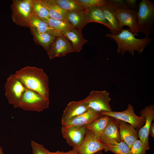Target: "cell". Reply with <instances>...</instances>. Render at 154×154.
Instances as JSON below:
<instances>
[{
	"label": "cell",
	"mask_w": 154,
	"mask_h": 154,
	"mask_svg": "<svg viewBox=\"0 0 154 154\" xmlns=\"http://www.w3.org/2000/svg\"><path fill=\"white\" fill-rule=\"evenodd\" d=\"M85 11L93 7H102L107 4V0H76Z\"/></svg>",
	"instance_id": "obj_31"
},
{
	"label": "cell",
	"mask_w": 154,
	"mask_h": 154,
	"mask_svg": "<svg viewBox=\"0 0 154 154\" xmlns=\"http://www.w3.org/2000/svg\"><path fill=\"white\" fill-rule=\"evenodd\" d=\"M101 115H106L124 121L131 125L137 130H139L145 124V119L144 117L138 116L134 113L133 106L131 104L127 109L121 112L112 111L100 112Z\"/></svg>",
	"instance_id": "obj_8"
},
{
	"label": "cell",
	"mask_w": 154,
	"mask_h": 154,
	"mask_svg": "<svg viewBox=\"0 0 154 154\" xmlns=\"http://www.w3.org/2000/svg\"><path fill=\"white\" fill-rule=\"evenodd\" d=\"M49 105V100L27 88L22 96L19 107L25 111L40 112L48 108Z\"/></svg>",
	"instance_id": "obj_5"
},
{
	"label": "cell",
	"mask_w": 154,
	"mask_h": 154,
	"mask_svg": "<svg viewBox=\"0 0 154 154\" xmlns=\"http://www.w3.org/2000/svg\"><path fill=\"white\" fill-rule=\"evenodd\" d=\"M139 113L141 116L145 119L144 125L138 130V134L140 140L147 145H149V131L151 125L154 119V106L150 105L147 106Z\"/></svg>",
	"instance_id": "obj_15"
},
{
	"label": "cell",
	"mask_w": 154,
	"mask_h": 154,
	"mask_svg": "<svg viewBox=\"0 0 154 154\" xmlns=\"http://www.w3.org/2000/svg\"><path fill=\"white\" fill-rule=\"evenodd\" d=\"M84 11H67L66 18L75 29L82 31L83 28L89 22Z\"/></svg>",
	"instance_id": "obj_21"
},
{
	"label": "cell",
	"mask_w": 154,
	"mask_h": 154,
	"mask_svg": "<svg viewBox=\"0 0 154 154\" xmlns=\"http://www.w3.org/2000/svg\"><path fill=\"white\" fill-rule=\"evenodd\" d=\"M61 8L67 11H85L76 0H54Z\"/></svg>",
	"instance_id": "obj_28"
},
{
	"label": "cell",
	"mask_w": 154,
	"mask_h": 154,
	"mask_svg": "<svg viewBox=\"0 0 154 154\" xmlns=\"http://www.w3.org/2000/svg\"><path fill=\"white\" fill-rule=\"evenodd\" d=\"M88 105L84 99L69 102L64 110L61 123L86 112L89 109Z\"/></svg>",
	"instance_id": "obj_16"
},
{
	"label": "cell",
	"mask_w": 154,
	"mask_h": 154,
	"mask_svg": "<svg viewBox=\"0 0 154 154\" xmlns=\"http://www.w3.org/2000/svg\"><path fill=\"white\" fill-rule=\"evenodd\" d=\"M104 150L105 151H111L115 154H130V148L123 141L113 145H106Z\"/></svg>",
	"instance_id": "obj_29"
},
{
	"label": "cell",
	"mask_w": 154,
	"mask_h": 154,
	"mask_svg": "<svg viewBox=\"0 0 154 154\" xmlns=\"http://www.w3.org/2000/svg\"><path fill=\"white\" fill-rule=\"evenodd\" d=\"M64 37L70 41L74 52H79L83 45L87 42L84 38L82 31L75 28L68 32Z\"/></svg>",
	"instance_id": "obj_23"
},
{
	"label": "cell",
	"mask_w": 154,
	"mask_h": 154,
	"mask_svg": "<svg viewBox=\"0 0 154 154\" xmlns=\"http://www.w3.org/2000/svg\"><path fill=\"white\" fill-rule=\"evenodd\" d=\"M15 74L27 89L49 100V78L42 69L27 66L16 71Z\"/></svg>",
	"instance_id": "obj_1"
},
{
	"label": "cell",
	"mask_w": 154,
	"mask_h": 154,
	"mask_svg": "<svg viewBox=\"0 0 154 154\" xmlns=\"http://www.w3.org/2000/svg\"><path fill=\"white\" fill-rule=\"evenodd\" d=\"M106 145H113L121 141L119 133L118 120L110 117L109 123L99 139Z\"/></svg>",
	"instance_id": "obj_13"
},
{
	"label": "cell",
	"mask_w": 154,
	"mask_h": 154,
	"mask_svg": "<svg viewBox=\"0 0 154 154\" xmlns=\"http://www.w3.org/2000/svg\"><path fill=\"white\" fill-rule=\"evenodd\" d=\"M29 27L37 33H48L56 37L53 30L46 22L33 15L30 19Z\"/></svg>",
	"instance_id": "obj_25"
},
{
	"label": "cell",
	"mask_w": 154,
	"mask_h": 154,
	"mask_svg": "<svg viewBox=\"0 0 154 154\" xmlns=\"http://www.w3.org/2000/svg\"><path fill=\"white\" fill-rule=\"evenodd\" d=\"M106 145L102 143L90 131L87 129L86 135L83 142L75 149L78 154H94L104 150Z\"/></svg>",
	"instance_id": "obj_11"
},
{
	"label": "cell",
	"mask_w": 154,
	"mask_h": 154,
	"mask_svg": "<svg viewBox=\"0 0 154 154\" xmlns=\"http://www.w3.org/2000/svg\"><path fill=\"white\" fill-rule=\"evenodd\" d=\"M137 24L139 33L148 37L153 31L154 22V3L149 0L139 3Z\"/></svg>",
	"instance_id": "obj_3"
},
{
	"label": "cell",
	"mask_w": 154,
	"mask_h": 154,
	"mask_svg": "<svg viewBox=\"0 0 154 154\" xmlns=\"http://www.w3.org/2000/svg\"><path fill=\"white\" fill-rule=\"evenodd\" d=\"M50 154H78L77 151L74 149L69 151L68 152H64L57 151L56 152H50Z\"/></svg>",
	"instance_id": "obj_35"
},
{
	"label": "cell",
	"mask_w": 154,
	"mask_h": 154,
	"mask_svg": "<svg viewBox=\"0 0 154 154\" xmlns=\"http://www.w3.org/2000/svg\"><path fill=\"white\" fill-rule=\"evenodd\" d=\"M102 150H101L100 151H99L94 154H103L102 152Z\"/></svg>",
	"instance_id": "obj_38"
},
{
	"label": "cell",
	"mask_w": 154,
	"mask_h": 154,
	"mask_svg": "<svg viewBox=\"0 0 154 154\" xmlns=\"http://www.w3.org/2000/svg\"><path fill=\"white\" fill-rule=\"evenodd\" d=\"M32 15L45 21L50 18L48 11L40 0H32Z\"/></svg>",
	"instance_id": "obj_27"
},
{
	"label": "cell",
	"mask_w": 154,
	"mask_h": 154,
	"mask_svg": "<svg viewBox=\"0 0 154 154\" xmlns=\"http://www.w3.org/2000/svg\"><path fill=\"white\" fill-rule=\"evenodd\" d=\"M121 141L125 143L130 148L138 138L137 130L130 124L118 119Z\"/></svg>",
	"instance_id": "obj_17"
},
{
	"label": "cell",
	"mask_w": 154,
	"mask_h": 154,
	"mask_svg": "<svg viewBox=\"0 0 154 154\" xmlns=\"http://www.w3.org/2000/svg\"><path fill=\"white\" fill-rule=\"evenodd\" d=\"M32 0H13L11 5L13 22L21 27H29L32 16Z\"/></svg>",
	"instance_id": "obj_4"
},
{
	"label": "cell",
	"mask_w": 154,
	"mask_h": 154,
	"mask_svg": "<svg viewBox=\"0 0 154 154\" xmlns=\"http://www.w3.org/2000/svg\"><path fill=\"white\" fill-rule=\"evenodd\" d=\"M40 0L47 9L50 18L68 21L66 18L67 11L61 8L54 0Z\"/></svg>",
	"instance_id": "obj_18"
},
{
	"label": "cell",
	"mask_w": 154,
	"mask_h": 154,
	"mask_svg": "<svg viewBox=\"0 0 154 154\" xmlns=\"http://www.w3.org/2000/svg\"><path fill=\"white\" fill-rule=\"evenodd\" d=\"M101 7L110 27L111 33L114 35H118L122 30L119 27L118 21L113 12L112 8L107 5Z\"/></svg>",
	"instance_id": "obj_24"
},
{
	"label": "cell",
	"mask_w": 154,
	"mask_h": 154,
	"mask_svg": "<svg viewBox=\"0 0 154 154\" xmlns=\"http://www.w3.org/2000/svg\"><path fill=\"white\" fill-rule=\"evenodd\" d=\"M125 1L129 9L138 10L139 7L137 5L136 0H126Z\"/></svg>",
	"instance_id": "obj_34"
},
{
	"label": "cell",
	"mask_w": 154,
	"mask_h": 154,
	"mask_svg": "<svg viewBox=\"0 0 154 154\" xmlns=\"http://www.w3.org/2000/svg\"><path fill=\"white\" fill-rule=\"evenodd\" d=\"M84 12L89 23H99L105 26L110 30V27L105 17L103 11L101 7H90L85 10Z\"/></svg>",
	"instance_id": "obj_22"
},
{
	"label": "cell",
	"mask_w": 154,
	"mask_h": 154,
	"mask_svg": "<svg viewBox=\"0 0 154 154\" xmlns=\"http://www.w3.org/2000/svg\"><path fill=\"white\" fill-rule=\"evenodd\" d=\"M149 149V145L137 139L133 143L130 148V154H146V151Z\"/></svg>",
	"instance_id": "obj_30"
},
{
	"label": "cell",
	"mask_w": 154,
	"mask_h": 154,
	"mask_svg": "<svg viewBox=\"0 0 154 154\" xmlns=\"http://www.w3.org/2000/svg\"><path fill=\"white\" fill-rule=\"evenodd\" d=\"M154 123H151L150 128L149 135H150L152 138H154Z\"/></svg>",
	"instance_id": "obj_36"
},
{
	"label": "cell",
	"mask_w": 154,
	"mask_h": 154,
	"mask_svg": "<svg viewBox=\"0 0 154 154\" xmlns=\"http://www.w3.org/2000/svg\"><path fill=\"white\" fill-rule=\"evenodd\" d=\"M0 154H4L2 147L0 146Z\"/></svg>",
	"instance_id": "obj_37"
},
{
	"label": "cell",
	"mask_w": 154,
	"mask_h": 154,
	"mask_svg": "<svg viewBox=\"0 0 154 154\" xmlns=\"http://www.w3.org/2000/svg\"><path fill=\"white\" fill-rule=\"evenodd\" d=\"M101 115L99 112L89 108L84 113L62 123L64 128L86 126L99 117Z\"/></svg>",
	"instance_id": "obj_14"
},
{
	"label": "cell",
	"mask_w": 154,
	"mask_h": 154,
	"mask_svg": "<svg viewBox=\"0 0 154 154\" xmlns=\"http://www.w3.org/2000/svg\"><path fill=\"white\" fill-rule=\"evenodd\" d=\"M61 133L67 143L73 149L79 146L85 138L87 129L86 126L68 128L61 127Z\"/></svg>",
	"instance_id": "obj_12"
},
{
	"label": "cell",
	"mask_w": 154,
	"mask_h": 154,
	"mask_svg": "<svg viewBox=\"0 0 154 154\" xmlns=\"http://www.w3.org/2000/svg\"><path fill=\"white\" fill-rule=\"evenodd\" d=\"M84 100L88 107L98 112L112 111L110 104L111 99L106 90H93Z\"/></svg>",
	"instance_id": "obj_7"
},
{
	"label": "cell",
	"mask_w": 154,
	"mask_h": 154,
	"mask_svg": "<svg viewBox=\"0 0 154 154\" xmlns=\"http://www.w3.org/2000/svg\"><path fill=\"white\" fill-rule=\"evenodd\" d=\"M136 35L127 29H123L118 35H114L111 33H107L106 36L114 40L118 45L117 52L123 55L128 52L133 56L134 52L137 51L141 54L144 48L151 42L152 39L149 37L143 38H138Z\"/></svg>",
	"instance_id": "obj_2"
},
{
	"label": "cell",
	"mask_w": 154,
	"mask_h": 154,
	"mask_svg": "<svg viewBox=\"0 0 154 154\" xmlns=\"http://www.w3.org/2000/svg\"><path fill=\"white\" fill-rule=\"evenodd\" d=\"M110 117L101 115L98 118L86 126L87 129L91 131L99 140L108 125Z\"/></svg>",
	"instance_id": "obj_20"
},
{
	"label": "cell",
	"mask_w": 154,
	"mask_h": 154,
	"mask_svg": "<svg viewBox=\"0 0 154 154\" xmlns=\"http://www.w3.org/2000/svg\"><path fill=\"white\" fill-rule=\"evenodd\" d=\"M35 43L41 46L46 51L56 37L49 34L40 33L30 29Z\"/></svg>",
	"instance_id": "obj_26"
},
{
	"label": "cell",
	"mask_w": 154,
	"mask_h": 154,
	"mask_svg": "<svg viewBox=\"0 0 154 154\" xmlns=\"http://www.w3.org/2000/svg\"><path fill=\"white\" fill-rule=\"evenodd\" d=\"M112 8V11L117 18L120 29L122 30L124 26L129 27L127 29L136 36L139 33L137 24L138 11L124 8Z\"/></svg>",
	"instance_id": "obj_9"
},
{
	"label": "cell",
	"mask_w": 154,
	"mask_h": 154,
	"mask_svg": "<svg viewBox=\"0 0 154 154\" xmlns=\"http://www.w3.org/2000/svg\"><path fill=\"white\" fill-rule=\"evenodd\" d=\"M46 52L50 60L75 52L71 43L63 36L56 37Z\"/></svg>",
	"instance_id": "obj_10"
},
{
	"label": "cell",
	"mask_w": 154,
	"mask_h": 154,
	"mask_svg": "<svg viewBox=\"0 0 154 154\" xmlns=\"http://www.w3.org/2000/svg\"><path fill=\"white\" fill-rule=\"evenodd\" d=\"M31 145L33 154H50V152L42 145L40 144L33 140L31 141Z\"/></svg>",
	"instance_id": "obj_32"
},
{
	"label": "cell",
	"mask_w": 154,
	"mask_h": 154,
	"mask_svg": "<svg viewBox=\"0 0 154 154\" xmlns=\"http://www.w3.org/2000/svg\"><path fill=\"white\" fill-rule=\"evenodd\" d=\"M27 88L15 75L11 74L5 84V95L15 108L19 107L22 96Z\"/></svg>",
	"instance_id": "obj_6"
},
{
	"label": "cell",
	"mask_w": 154,
	"mask_h": 154,
	"mask_svg": "<svg viewBox=\"0 0 154 154\" xmlns=\"http://www.w3.org/2000/svg\"><path fill=\"white\" fill-rule=\"evenodd\" d=\"M53 30L56 37L64 36L75 27L69 22L49 18L44 21Z\"/></svg>",
	"instance_id": "obj_19"
},
{
	"label": "cell",
	"mask_w": 154,
	"mask_h": 154,
	"mask_svg": "<svg viewBox=\"0 0 154 154\" xmlns=\"http://www.w3.org/2000/svg\"><path fill=\"white\" fill-rule=\"evenodd\" d=\"M107 5L114 8H128L124 0H107Z\"/></svg>",
	"instance_id": "obj_33"
}]
</instances>
